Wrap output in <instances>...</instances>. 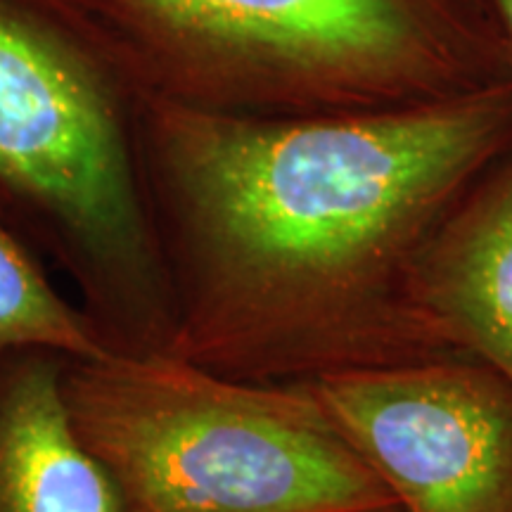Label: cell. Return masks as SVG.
I'll use <instances>...</instances> for the list:
<instances>
[{"instance_id":"6da1fadb","label":"cell","mask_w":512,"mask_h":512,"mask_svg":"<svg viewBox=\"0 0 512 512\" xmlns=\"http://www.w3.org/2000/svg\"><path fill=\"white\" fill-rule=\"evenodd\" d=\"M512 155V81L425 105L254 117L145 93L169 354L297 384L451 356L413 297L434 235Z\"/></svg>"},{"instance_id":"7a4b0ae2","label":"cell","mask_w":512,"mask_h":512,"mask_svg":"<svg viewBox=\"0 0 512 512\" xmlns=\"http://www.w3.org/2000/svg\"><path fill=\"white\" fill-rule=\"evenodd\" d=\"M143 98L72 0H0V214L131 356L174 339L140 164Z\"/></svg>"},{"instance_id":"3957f363","label":"cell","mask_w":512,"mask_h":512,"mask_svg":"<svg viewBox=\"0 0 512 512\" xmlns=\"http://www.w3.org/2000/svg\"><path fill=\"white\" fill-rule=\"evenodd\" d=\"M145 93L292 117L460 98L512 81L489 0H72Z\"/></svg>"},{"instance_id":"277c9868","label":"cell","mask_w":512,"mask_h":512,"mask_svg":"<svg viewBox=\"0 0 512 512\" xmlns=\"http://www.w3.org/2000/svg\"><path fill=\"white\" fill-rule=\"evenodd\" d=\"M64 403L128 512H396L304 384L171 354L69 358Z\"/></svg>"},{"instance_id":"5b68a950","label":"cell","mask_w":512,"mask_h":512,"mask_svg":"<svg viewBox=\"0 0 512 512\" xmlns=\"http://www.w3.org/2000/svg\"><path fill=\"white\" fill-rule=\"evenodd\" d=\"M306 392L396 498V512H512V387L451 354L316 377Z\"/></svg>"},{"instance_id":"8992f818","label":"cell","mask_w":512,"mask_h":512,"mask_svg":"<svg viewBox=\"0 0 512 512\" xmlns=\"http://www.w3.org/2000/svg\"><path fill=\"white\" fill-rule=\"evenodd\" d=\"M413 297L451 354L494 368L512 387V155L465 195L434 235Z\"/></svg>"},{"instance_id":"52a82bcc","label":"cell","mask_w":512,"mask_h":512,"mask_svg":"<svg viewBox=\"0 0 512 512\" xmlns=\"http://www.w3.org/2000/svg\"><path fill=\"white\" fill-rule=\"evenodd\" d=\"M67 354L0 351V512H128L64 403Z\"/></svg>"},{"instance_id":"ba28073f","label":"cell","mask_w":512,"mask_h":512,"mask_svg":"<svg viewBox=\"0 0 512 512\" xmlns=\"http://www.w3.org/2000/svg\"><path fill=\"white\" fill-rule=\"evenodd\" d=\"M27 347L72 358L114 354L91 316L55 290L46 261L0 214V351Z\"/></svg>"},{"instance_id":"9c48e42d","label":"cell","mask_w":512,"mask_h":512,"mask_svg":"<svg viewBox=\"0 0 512 512\" xmlns=\"http://www.w3.org/2000/svg\"><path fill=\"white\" fill-rule=\"evenodd\" d=\"M491 10L501 24L505 38H508V46L512 50V0H489Z\"/></svg>"}]
</instances>
